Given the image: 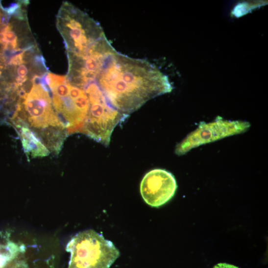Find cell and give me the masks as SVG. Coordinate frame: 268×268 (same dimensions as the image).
<instances>
[{
	"mask_svg": "<svg viewBox=\"0 0 268 268\" xmlns=\"http://www.w3.org/2000/svg\"><path fill=\"white\" fill-rule=\"evenodd\" d=\"M96 82L110 104L128 116L149 100L171 90L154 66L116 49L106 57Z\"/></svg>",
	"mask_w": 268,
	"mask_h": 268,
	"instance_id": "6da1fadb",
	"label": "cell"
},
{
	"mask_svg": "<svg viewBox=\"0 0 268 268\" xmlns=\"http://www.w3.org/2000/svg\"><path fill=\"white\" fill-rule=\"evenodd\" d=\"M56 20V26L67 54L89 57L98 50L107 40L99 24L71 3H63Z\"/></svg>",
	"mask_w": 268,
	"mask_h": 268,
	"instance_id": "7a4b0ae2",
	"label": "cell"
},
{
	"mask_svg": "<svg viewBox=\"0 0 268 268\" xmlns=\"http://www.w3.org/2000/svg\"><path fill=\"white\" fill-rule=\"evenodd\" d=\"M66 250L71 253L68 268H109L120 256L111 242L93 229L75 235Z\"/></svg>",
	"mask_w": 268,
	"mask_h": 268,
	"instance_id": "3957f363",
	"label": "cell"
},
{
	"mask_svg": "<svg viewBox=\"0 0 268 268\" xmlns=\"http://www.w3.org/2000/svg\"><path fill=\"white\" fill-rule=\"evenodd\" d=\"M84 89L89 97L90 107L83 133L108 146L115 128L128 116L110 104L96 82L89 84Z\"/></svg>",
	"mask_w": 268,
	"mask_h": 268,
	"instance_id": "277c9868",
	"label": "cell"
},
{
	"mask_svg": "<svg viewBox=\"0 0 268 268\" xmlns=\"http://www.w3.org/2000/svg\"><path fill=\"white\" fill-rule=\"evenodd\" d=\"M45 76L33 81L29 92L22 97L18 106L20 119L37 130V133L50 127L65 129L54 111L48 86L44 79Z\"/></svg>",
	"mask_w": 268,
	"mask_h": 268,
	"instance_id": "5b68a950",
	"label": "cell"
},
{
	"mask_svg": "<svg viewBox=\"0 0 268 268\" xmlns=\"http://www.w3.org/2000/svg\"><path fill=\"white\" fill-rule=\"evenodd\" d=\"M250 126L247 122L224 121L220 117L208 123L201 122L195 130L177 145L175 153L178 156H183L200 146L244 133Z\"/></svg>",
	"mask_w": 268,
	"mask_h": 268,
	"instance_id": "8992f818",
	"label": "cell"
},
{
	"mask_svg": "<svg viewBox=\"0 0 268 268\" xmlns=\"http://www.w3.org/2000/svg\"><path fill=\"white\" fill-rule=\"evenodd\" d=\"M177 189L176 180L171 173L162 169H155L144 177L141 183L140 192L147 205L158 208L174 197Z\"/></svg>",
	"mask_w": 268,
	"mask_h": 268,
	"instance_id": "52a82bcc",
	"label": "cell"
},
{
	"mask_svg": "<svg viewBox=\"0 0 268 268\" xmlns=\"http://www.w3.org/2000/svg\"><path fill=\"white\" fill-rule=\"evenodd\" d=\"M21 127V137L25 152L31 154V157H45L49 154V151L27 126L22 125Z\"/></svg>",
	"mask_w": 268,
	"mask_h": 268,
	"instance_id": "ba28073f",
	"label": "cell"
},
{
	"mask_svg": "<svg viewBox=\"0 0 268 268\" xmlns=\"http://www.w3.org/2000/svg\"><path fill=\"white\" fill-rule=\"evenodd\" d=\"M213 268H240L237 266L227 263H219L215 265Z\"/></svg>",
	"mask_w": 268,
	"mask_h": 268,
	"instance_id": "9c48e42d",
	"label": "cell"
},
{
	"mask_svg": "<svg viewBox=\"0 0 268 268\" xmlns=\"http://www.w3.org/2000/svg\"><path fill=\"white\" fill-rule=\"evenodd\" d=\"M2 22H3V15L1 11H0V28H1V27L2 25Z\"/></svg>",
	"mask_w": 268,
	"mask_h": 268,
	"instance_id": "30bf717a",
	"label": "cell"
}]
</instances>
